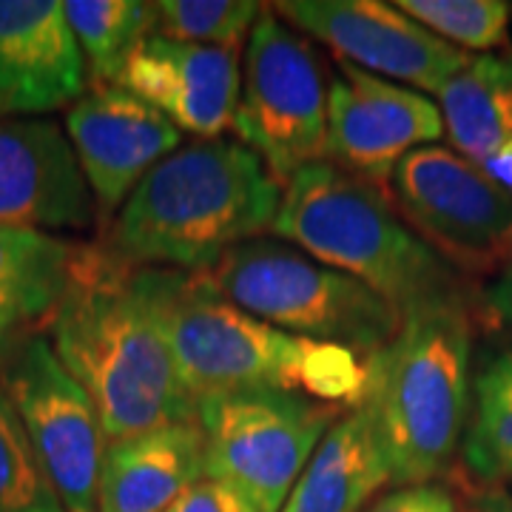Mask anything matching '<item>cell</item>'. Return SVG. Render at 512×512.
Here are the masks:
<instances>
[{
  "mask_svg": "<svg viewBox=\"0 0 512 512\" xmlns=\"http://www.w3.org/2000/svg\"><path fill=\"white\" fill-rule=\"evenodd\" d=\"M89 92V69L63 3L0 0V111L40 117Z\"/></svg>",
  "mask_w": 512,
  "mask_h": 512,
  "instance_id": "2e32d148",
  "label": "cell"
},
{
  "mask_svg": "<svg viewBox=\"0 0 512 512\" xmlns=\"http://www.w3.org/2000/svg\"><path fill=\"white\" fill-rule=\"evenodd\" d=\"M390 200L456 274L498 276L512 265V197L453 148L410 151L393 171Z\"/></svg>",
  "mask_w": 512,
  "mask_h": 512,
  "instance_id": "9c48e42d",
  "label": "cell"
},
{
  "mask_svg": "<svg viewBox=\"0 0 512 512\" xmlns=\"http://www.w3.org/2000/svg\"><path fill=\"white\" fill-rule=\"evenodd\" d=\"M83 242L37 228H0V313L49 322L72 285Z\"/></svg>",
  "mask_w": 512,
  "mask_h": 512,
  "instance_id": "ffe728a7",
  "label": "cell"
},
{
  "mask_svg": "<svg viewBox=\"0 0 512 512\" xmlns=\"http://www.w3.org/2000/svg\"><path fill=\"white\" fill-rule=\"evenodd\" d=\"M396 6L467 55L507 46L510 6L501 0H399Z\"/></svg>",
  "mask_w": 512,
  "mask_h": 512,
  "instance_id": "cb8c5ba5",
  "label": "cell"
},
{
  "mask_svg": "<svg viewBox=\"0 0 512 512\" xmlns=\"http://www.w3.org/2000/svg\"><path fill=\"white\" fill-rule=\"evenodd\" d=\"M46 328L57 359L97 407L109 444L197 421V402L171 359L146 268L123 262L103 242H83L72 285Z\"/></svg>",
  "mask_w": 512,
  "mask_h": 512,
  "instance_id": "6da1fadb",
  "label": "cell"
},
{
  "mask_svg": "<svg viewBox=\"0 0 512 512\" xmlns=\"http://www.w3.org/2000/svg\"><path fill=\"white\" fill-rule=\"evenodd\" d=\"M473 319L461 293L404 313L399 333L367 359L365 410L393 487L427 484L453 464L470 413Z\"/></svg>",
  "mask_w": 512,
  "mask_h": 512,
  "instance_id": "277c9868",
  "label": "cell"
},
{
  "mask_svg": "<svg viewBox=\"0 0 512 512\" xmlns=\"http://www.w3.org/2000/svg\"><path fill=\"white\" fill-rule=\"evenodd\" d=\"M94 214L66 128L46 117L0 123V228L86 231Z\"/></svg>",
  "mask_w": 512,
  "mask_h": 512,
  "instance_id": "5bb4252c",
  "label": "cell"
},
{
  "mask_svg": "<svg viewBox=\"0 0 512 512\" xmlns=\"http://www.w3.org/2000/svg\"><path fill=\"white\" fill-rule=\"evenodd\" d=\"M390 484V461L370 413L359 404L330 424L282 512H365Z\"/></svg>",
  "mask_w": 512,
  "mask_h": 512,
  "instance_id": "ac0fdd59",
  "label": "cell"
},
{
  "mask_svg": "<svg viewBox=\"0 0 512 512\" xmlns=\"http://www.w3.org/2000/svg\"><path fill=\"white\" fill-rule=\"evenodd\" d=\"M271 234L359 279L402 316L461 293L456 271L413 234L390 194L328 160L305 165L285 183Z\"/></svg>",
  "mask_w": 512,
  "mask_h": 512,
  "instance_id": "5b68a950",
  "label": "cell"
},
{
  "mask_svg": "<svg viewBox=\"0 0 512 512\" xmlns=\"http://www.w3.org/2000/svg\"><path fill=\"white\" fill-rule=\"evenodd\" d=\"M262 9L254 0H157L154 35L242 52Z\"/></svg>",
  "mask_w": 512,
  "mask_h": 512,
  "instance_id": "7402d4cb",
  "label": "cell"
},
{
  "mask_svg": "<svg viewBox=\"0 0 512 512\" xmlns=\"http://www.w3.org/2000/svg\"><path fill=\"white\" fill-rule=\"evenodd\" d=\"M168 512H256L242 495L214 478H202L188 493H183Z\"/></svg>",
  "mask_w": 512,
  "mask_h": 512,
  "instance_id": "484cf974",
  "label": "cell"
},
{
  "mask_svg": "<svg viewBox=\"0 0 512 512\" xmlns=\"http://www.w3.org/2000/svg\"><path fill=\"white\" fill-rule=\"evenodd\" d=\"M202 478L200 421H177L111 441L97 484V512H168Z\"/></svg>",
  "mask_w": 512,
  "mask_h": 512,
  "instance_id": "e0dca14e",
  "label": "cell"
},
{
  "mask_svg": "<svg viewBox=\"0 0 512 512\" xmlns=\"http://www.w3.org/2000/svg\"><path fill=\"white\" fill-rule=\"evenodd\" d=\"M66 137L103 220L117 217L148 171L183 146L180 128L117 83L92 86L69 106Z\"/></svg>",
  "mask_w": 512,
  "mask_h": 512,
  "instance_id": "4fadbf2b",
  "label": "cell"
},
{
  "mask_svg": "<svg viewBox=\"0 0 512 512\" xmlns=\"http://www.w3.org/2000/svg\"><path fill=\"white\" fill-rule=\"evenodd\" d=\"M473 512H512V493L507 490H481L473 501Z\"/></svg>",
  "mask_w": 512,
  "mask_h": 512,
  "instance_id": "f546056e",
  "label": "cell"
},
{
  "mask_svg": "<svg viewBox=\"0 0 512 512\" xmlns=\"http://www.w3.org/2000/svg\"><path fill=\"white\" fill-rule=\"evenodd\" d=\"M234 131L285 183L328 151V86L311 40L262 9L245 43Z\"/></svg>",
  "mask_w": 512,
  "mask_h": 512,
  "instance_id": "ba28073f",
  "label": "cell"
},
{
  "mask_svg": "<svg viewBox=\"0 0 512 512\" xmlns=\"http://www.w3.org/2000/svg\"><path fill=\"white\" fill-rule=\"evenodd\" d=\"M441 137L439 103L427 94L339 63L328 86V163L390 194L396 165Z\"/></svg>",
  "mask_w": 512,
  "mask_h": 512,
  "instance_id": "7c38bea8",
  "label": "cell"
},
{
  "mask_svg": "<svg viewBox=\"0 0 512 512\" xmlns=\"http://www.w3.org/2000/svg\"><path fill=\"white\" fill-rule=\"evenodd\" d=\"M274 12L305 37L325 43L339 63L436 94L470 55L384 0H285Z\"/></svg>",
  "mask_w": 512,
  "mask_h": 512,
  "instance_id": "8fae6325",
  "label": "cell"
},
{
  "mask_svg": "<svg viewBox=\"0 0 512 512\" xmlns=\"http://www.w3.org/2000/svg\"><path fill=\"white\" fill-rule=\"evenodd\" d=\"M146 282L171 359L197 407L245 390H291L342 410L365 399V356L274 328L197 274L146 268Z\"/></svg>",
  "mask_w": 512,
  "mask_h": 512,
  "instance_id": "3957f363",
  "label": "cell"
},
{
  "mask_svg": "<svg viewBox=\"0 0 512 512\" xmlns=\"http://www.w3.org/2000/svg\"><path fill=\"white\" fill-rule=\"evenodd\" d=\"M20 328H23V322H20V319L9 316V313H0V367H3V362L9 359V353L15 350V345L23 339Z\"/></svg>",
  "mask_w": 512,
  "mask_h": 512,
  "instance_id": "f1b7e54d",
  "label": "cell"
},
{
  "mask_svg": "<svg viewBox=\"0 0 512 512\" xmlns=\"http://www.w3.org/2000/svg\"><path fill=\"white\" fill-rule=\"evenodd\" d=\"M365 512H458L456 495L439 481L407 484L379 495Z\"/></svg>",
  "mask_w": 512,
  "mask_h": 512,
  "instance_id": "d4e9b609",
  "label": "cell"
},
{
  "mask_svg": "<svg viewBox=\"0 0 512 512\" xmlns=\"http://www.w3.org/2000/svg\"><path fill=\"white\" fill-rule=\"evenodd\" d=\"M481 168L498 188H504L512 197V140L498 148L487 163H481Z\"/></svg>",
  "mask_w": 512,
  "mask_h": 512,
  "instance_id": "83f0119b",
  "label": "cell"
},
{
  "mask_svg": "<svg viewBox=\"0 0 512 512\" xmlns=\"http://www.w3.org/2000/svg\"><path fill=\"white\" fill-rule=\"evenodd\" d=\"M43 470L66 512H97V484L109 439L83 384L57 359L49 336L26 333L0 367Z\"/></svg>",
  "mask_w": 512,
  "mask_h": 512,
  "instance_id": "30bf717a",
  "label": "cell"
},
{
  "mask_svg": "<svg viewBox=\"0 0 512 512\" xmlns=\"http://www.w3.org/2000/svg\"><path fill=\"white\" fill-rule=\"evenodd\" d=\"M487 308L512 328V265L504 274H498L493 288L487 291Z\"/></svg>",
  "mask_w": 512,
  "mask_h": 512,
  "instance_id": "4316f807",
  "label": "cell"
},
{
  "mask_svg": "<svg viewBox=\"0 0 512 512\" xmlns=\"http://www.w3.org/2000/svg\"><path fill=\"white\" fill-rule=\"evenodd\" d=\"M490 370H495V376H498V382L504 384V390H507V396H510L512 402V350L510 353H501V356H495L493 362H490Z\"/></svg>",
  "mask_w": 512,
  "mask_h": 512,
  "instance_id": "4dcf8cb0",
  "label": "cell"
},
{
  "mask_svg": "<svg viewBox=\"0 0 512 512\" xmlns=\"http://www.w3.org/2000/svg\"><path fill=\"white\" fill-rule=\"evenodd\" d=\"M0 512H66L43 461L0 387Z\"/></svg>",
  "mask_w": 512,
  "mask_h": 512,
  "instance_id": "603a6c76",
  "label": "cell"
},
{
  "mask_svg": "<svg viewBox=\"0 0 512 512\" xmlns=\"http://www.w3.org/2000/svg\"><path fill=\"white\" fill-rule=\"evenodd\" d=\"M282 183L239 140H194L131 191L103 245L137 268L205 274L274 231Z\"/></svg>",
  "mask_w": 512,
  "mask_h": 512,
  "instance_id": "7a4b0ae2",
  "label": "cell"
},
{
  "mask_svg": "<svg viewBox=\"0 0 512 512\" xmlns=\"http://www.w3.org/2000/svg\"><path fill=\"white\" fill-rule=\"evenodd\" d=\"M202 276L256 319L299 339L370 359L402 328V311L359 279L322 265L285 239L242 242Z\"/></svg>",
  "mask_w": 512,
  "mask_h": 512,
  "instance_id": "8992f818",
  "label": "cell"
},
{
  "mask_svg": "<svg viewBox=\"0 0 512 512\" xmlns=\"http://www.w3.org/2000/svg\"><path fill=\"white\" fill-rule=\"evenodd\" d=\"M0 114H3V111H0Z\"/></svg>",
  "mask_w": 512,
  "mask_h": 512,
  "instance_id": "1f68e13d",
  "label": "cell"
},
{
  "mask_svg": "<svg viewBox=\"0 0 512 512\" xmlns=\"http://www.w3.org/2000/svg\"><path fill=\"white\" fill-rule=\"evenodd\" d=\"M239 80V52L151 35L128 57L117 86L146 100L183 134L220 140L234 126Z\"/></svg>",
  "mask_w": 512,
  "mask_h": 512,
  "instance_id": "9a60e30c",
  "label": "cell"
},
{
  "mask_svg": "<svg viewBox=\"0 0 512 512\" xmlns=\"http://www.w3.org/2000/svg\"><path fill=\"white\" fill-rule=\"evenodd\" d=\"M444 134L470 163H487L512 140V52L470 55L436 92Z\"/></svg>",
  "mask_w": 512,
  "mask_h": 512,
  "instance_id": "d6986e66",
  "label": "cell"
},
{
  "mask_svg": "<svg viewBox=\"0 0 512 512\" xmlns=\"http://www.w3.org/2000/svg\"><path fill=\"white\" fill-rule=\"evenodd\" d=\"M345 410L291 390H245L197 407L205 476L231 487L256 512H282L293 484Z\"/></svg>",
  "mask_w": 512,
  "mask_h": 512,
  "instance_id": "52a82bcc",
  "label": "cell"
},
{
  "mask_svg": "<svg viewBox=\"0 0 512 512\" xmlns=\"http://www.w3.org/2000/svg\"><path fill=\"white\" fill-rule=\"evenodd\" d=\"M66 18L92 86L117 83L126 69L128 57L137 46L154 35V3L140 0H69L63 3Z\"/></svg>",
  "mask_w": 512,
  "mask_h": 512,
  "instance_id": "44dd1931",
  "label": "cell"
}]
</instances>
